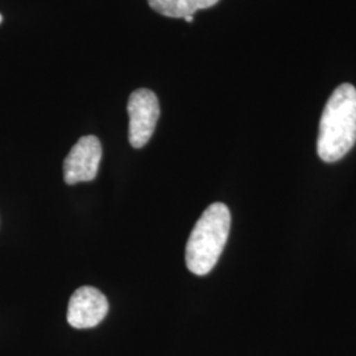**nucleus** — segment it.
<instances>
[{"instance_id":"nucleus-4","label":"nucleus","mask_w":356,"mask_h":356,"mask_svg":"<svg viewBox=\"0 0 356 356\" xmlns=\"http://www.w3.org/2000/svg\"><path fill=\"white\" fill-rule=\"evenodd\" d=\"M102 160V144L97 136H83L66 156L64 179L67 185L89 182L97 177Z\"/></svg>"},{"instance_id":"nucleus-2","label":"nucleus","mask_w":356,"mask_h":356,"mask_svg":"<svg viewBox=\"0 0 356 356\" xmlns=\"http://www.w3.org/2000/svg\"><path fill=\"white\" fill-rule=\"evenodd\" d=\"M231 229V213L222 202L211 204L197 220L186 243L185 260L191 273L204 276L216 267Z\"/></svg>"},{"instance_id":"nucleus-5","label":"nucleus","mask_w":356,"mask_h":356,"mask_svg":"<svg viewBox=\"0 0 356 356\" xmlns=\"http://www.w3.org/2000/svg\"><path fill=\"white\" fill-rule=\"evenodd\" d=\"M108 313V301L94 286H81L70 297L67 305V323L74 329L98 326Z\"/></svg>"},{"instance_id":"nucleus-7","label":"nucleus","mask_w":356,"mask_h":356,"mask_svg":"<svg viewBox=\"0 0 356 356\" xmlns=\"http://www.w3.org/2000/svg\"><path fill=\"white\" fill-rule=\"evenodd\" d=\"M185 22H186V23H193V16H186V17H185Z\"/></svg>"},{"instance_id":"nucleus-8","label":"nucleus","mask_w":356,"mask_h":356,"mask_svg":"<svg viewBox=\"0 0 356 356\" xmlns=\"http://www.w3.org/2000/svg\"><path fill=\"white\" fill-rule=\"evenodd\" d=\"M1 20H3V17H1V15H0V23H1Z\"/></svg>"},{"instance_id":"nucleus-1","label":"nucleus","mask_w":356,"mask_h":356,"mask_svg":"<svg viewBox=\"0 0 356 356\" xmlns=\"http://www.w3.org/2000/svg\"><path fill=\"white\" fill-rule=\"evenodd\" d=\"M356 143V89L342 83L334 90L319 122L317 151L325 163L339 161Z\"/></svg>"},{"instance_id":"nucleus-6","label":"nucleus","mask_w":356,"mask_h":356,"mask_svg":"<svg viewBox=\"0 0 356 356\" xmlns=\"http://www.w3.org/2000/svg\"><path fill=\"white\" fill-rule=\"evenodd\" d=\"M218 1L219 0H148V4L153 11L168 17L185 19L200 10L216 6Z\"/></svg>"},{"instance_id":"nucleus-3","label":"nucleus","mask_w":356,"mask_h":356,"mask_svg":"<svg viewBox=\"0 0 356 356\" xmlns=\"http://www.w3.org/2000/svg\"><path fill=\"white\" fill-rule=\"evenodd\" d=\"M127 111L129 116V144L139 149L152 138L160 116V103L151 90H136L129 95Z\"/></svg>"}]
</instances>
